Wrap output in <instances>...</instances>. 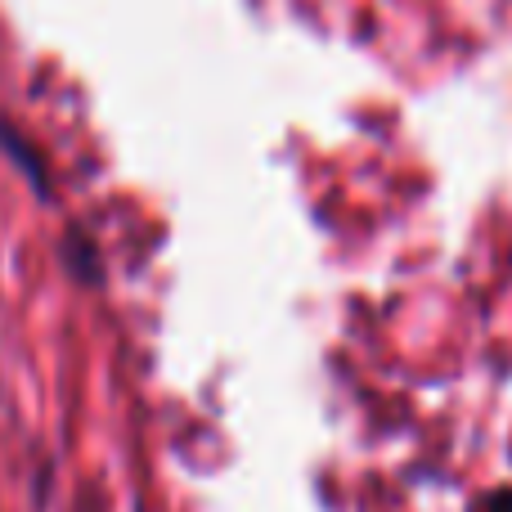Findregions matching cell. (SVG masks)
<instances>
[{"mask_svg":"<svg viewBox=\"0 0 512 512\" xmlns=\"http://www.w3.org/2000/svg\"><path fill=\"white\" fill-rule=\"evenodd\" d=\"M0 153H5V158L14 162L27 180H32L36 198H45V203H50V171H45L41 149H32V140H27V135H18L5 117H0Z\"/></svg>","mask_w":512,"mask_h":512,"instance_id":"obj_1","label":"cell"},{"mask_svg":"<svg viewBox=\"0 0 512 512\" xmlns=\"http://www.w3.org/2000/svg\"><path fill=\"white\" fill-rule=\"evenodd\" d=\"M63 261H68V270L77 274L81 283H99L104 279V270H99V252H95V243L86 239L81 230H68V243H63Z\"/></svg>","mask_w":512,"mask_h":512,"instance_id":"obj_2","label":"cell"},{"mask_svg":"<svg viewBox=\"0 0 512 512\" xmlns=\"http://www.w3.org/2000/svg\"><path fill=\"white\" fill-rule=\"evenodd\" d=\"M481 512H512V486L495 490V495H486V504H481Z\"/></svg>","mask_w":512,"mask_h":512,"instance_id":"obj_3","label":"cell"}]
</instances>
